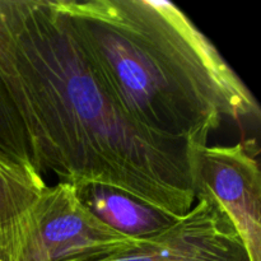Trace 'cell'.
I'll return each instance as SVG.
<instances>
[{
	"label": "cell",
	"instance_id": "6",
	"mask_svg": "<svg viewBox=\"0 0 261 261\" xmlns=\"http://www.w3.org/2000/svg\"><path fill=\"white\" fill-rule=\"evenodd\" d=\"M82 203L106 226L133 237L144 239L165 231L177 218L121 190L98 184L75 186Z\"/></svg>",
	"mask_w": 261,
	"mask_h": 261
},
{
	"label": "cell",
	"instance_id": "5",
	"mask_svg": "<svg viewBox=\"0 0 261 261\" xmlns=\"http://www.w3.org/2000/svg\"><path fill=\"white\" fill-rule=\"evenodd\" d=\"M102 261H251L244 240L212 196L198 194L172 226Z\"/></svg>",
	"mask_w": 261,
	"mask_h": 261
},
{
	"label": "cell",
	"instance_id": "2",
	"mask_svg": "<svg viewBox=\"0 0 261 261\" xmlns=\"http://www.w3.org/2000/svg\"><path fill=\"white\" fill-rule=\"evenodd\" d=\"M56 3L122 109L149 132L199 149L223 119H260L251 92L173 3Z\"/></svg>",
	"mask_w": 261,
	"mask_h": 261
},
{
	"label": "cell",
	"instance_id": "1",
	"mask_svg": "<svg viewBox=\"0 0 261 261\" xmlns=\"http://www.w3.org/2000/svg\"><path fill=\"white\" fill-rule=\"evenodd\" d=\"M0 79L41 173L111 186L171 216L195 203V152L124 109L56 0H0Z\"/></svg>",
	"mask_w": 261,
	"mask_h": 261
},
{
	"label": "cell",
	"instance_id": "4",
	"mask_svg": "<svg viewBox=\"0 0 261 261\" xmlns=\"http://www.w3.org/2000/svg\"><path fill=\"white\" fill-rule=\"evenodd\" d=\"M194 178L195 198L212 196L233 222L251 261H261V175L250 143L196 149Z\"/></svg>",
	"mask_w": 261,
	"mask_h": 261
},
{
	"label": "cell",
	"instance_id": "3",
	"mask_svg": "<svg viewBox=\"0 0 261 261\" xmlns=\"http://www.w3.org/2000/svg\"><path fill=\"white\" fill-rule=\"evenodd\" d=\"M81 201L75 185L46 186L0 239V261H102L134 247Z\"/></svg>",
	"mask_w": 261,
	"mask_h": 261
},
{
	"label": "cell",
	"instance_id": "7",
	"mask_svg": "<svg viewBox=\"0 0 261 261\" xmlns=\"http://www.w3.org/2000/svg\"><path fill=\"white\" fill-rule=\"evenodd\" d=\"M46 182L0 161V239L38 198Z\"/></svg>",
	"mask_w": 261,
	"mask_h": 261
},
{
	"label": "cell",
	"instance_id": "8",
	"mask_svg": "<svg viewBox=\"0 0 261 261\" xmlns=\"http://www.w3.org/2000/svg\"><path fill=\"white\" fill-rule=\"evenodd\" d=\"M0 161L31 175L42 176L14 105L0 79Z\"/></svg>",
	"mask_w": 261,
	"mask_h": 261
}]
</instances>
